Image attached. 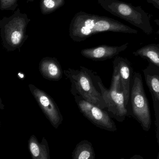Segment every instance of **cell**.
Instances as JSON below:
<instances>
[{
  "mask_svg": "<svg viewBox=\"0 0 159 159\" xmlns=\"http://www.w3.org/2000/svg\"><path fill=\"white\" fill-rule=\"evenodd\" d=\"M136 34L138 31L114 19L80 11L71 21L69 35L73 41L80 42L93 35L105 32Z\"/></svg>",
  "mask_w": 159,
  "mask_h": 159,
  "instance_id": "1",
  "label": "cell"
},
{
  "mask_svg": "<svg viewBox=\"0 0 159 159\" xmlns=\"http://www.w3.org/2000/svg\"><path fill=\"white\" fill-rule=\"evenodd\" d=\"M63 73L70 81V91L73 95H80L101 109H106L98 87V81L101 78L96 73L80 66L77 70L69 68L64 70Z\"/></svg>",
  "mask_w": 159,
  "mask_h": 159,
  "instance_id": "2",
  "label": "cell"
},
{
  "mask_svg": "<svg viewBox=\"0 0 159 159\" xmlns=\"http://www.w3.org/2000/svg\"><path fill=\"white\" fill-rule=\"evenodd\" d=\"M98 2L105 10L137 27L148 35L153 33L149 14L141 6L135 7L119 0H98Z\"/></svg>",
  "mask_w": 159,
  "mask_h": 159,
  "instance_id": "3",
  "label": "cell"
},
{
  "mask_svg": "<svg viewBox=\"0 0 159 159\" xmlns=\"http://www.w3.org/2000/svg\"><path fill=\"white\" fill-rule=\"evenodd\" d=\"M98 85L110 116L118 121H123L129 112L125 105L119 74L117 69L113 67L110 89H107L105 87L101 78L98 81Z\"/></svg>",
  "mask_w": 159,
  "mask_h": 159,
  "instance_id": "4",
  "label": "cell"
},
{
  "mask_svg": "<svg viewBox=\"0 0 159 159\" xmlns=\"http://www.w3.org/2000/svg\"><path fill=\"white\" fill-rule=\"evenodd\" d=\"M30 21L28 15L20 12L18 8L9 17L4 16L0 20V29L3 40L13 47L20 45L28 37L27 26Z\"/></svg>",
  "mask_w": 159,
  "mask_h": 159,
  "instance_id": "5",
  "label": "cell"
},
{
  "mask_svg": "<svg viewBox=\"0 0 159 159\" xmlns=\"http://www.w3.org/2000/svg\"><path fill=\"white\" fill-rule=\"evenodd\" d=\"M130 100L133 116L140 122L144 129H149L151 124L150 107L144 89L142 75L138 72L134 74Z\"/></svg>",
  "mask_w": 159,
  "mask_h": 159,
  "instance_id": "6",
  "label": "cell"
},
{
  "mask_svg": "<svg viewBox=\"0 0 159 159\" xmlns=\"http://www.w3.org/2000/svg\"><path fill=\"white\" fill-rule=\"evenodd\" d=\"M80 111L92 123L101 129L110 131L116 130V124L108 113L85 100L80 95H75Z\"/></svg>",
  "mask_w": 159,
  "mask_h": 159,
  "instance_id": "7",
  "label": "cell"
},
{
  "mask_svg": "<svg viewBox=\"0 0 159 159\" xmlns=\"http://www.w3.org/2000/svg\"><path fill=\"white\" fill-rule=\"evenodd\" d=\"M30 89L40 108L53 127L57 129L62 123L63 116L53 98L43 90L34 85H29Z\"/></svg>",
  "mask_w": 159,
  "mask_h": 159,
  "instance_id": "8",
  "label": "cell"
},
{
  "mask_svg": "<svg viewBox=\"0 0 159 159\" xmlns=\"http://www.w3.org/2000/svg\"><path fill=\"white\" fill-rule=\"evenodd\" d=\"M113 67L118 71L125 98V105L129 111L131 88L134 74L130 62L127 59L116 57L113 61Z\"/></svg>",
  "mask_w": 159,
  "mask_h": 159,
  "instance_id": "9",
  "label": "cell"
},
{
  "mask_svg": "<svg viewBox=\"0 0 159 159\" xmlns=\"http://www.w3.org/2000/svg\"><path fill=\"white\" fill-rule=\"evenodd\" d=\"M129 43L121 46H108L102 45L92 48L82 49L80 54L83 57L93 61H104L116 57L122 51H125Z\"/></svg>",
  "mask_w": 159,
  "mask_h": 159,
  "instance_id": "10",
  "label": "cell"
},
{
  "mask_svg": "<svg viewBox=\"0 0 159 159\" xmlns=\"http://www.w3.org/2000/svg\"><path fill=\"white\" fill-rule=\"evenodd\" d=\"M143 72L152 96L156 119L159 122V69L149 63Z\"/></svg>",
  "mask_w": 159,
  "mask_h": 159,
  "instance_id": "11",
  "label": "cell"
},
{
  "mask_svg": "<svg viewBox=\"0 0 159 159\" xmlns=\"http://www.w3.org/2000/svg\"><path fill=\"white\" fill-rule=\"evenodd\" d=\"M39 71L45 79L51 81H59L62 78L63 71L60 63L55 57H45L39 64Z\"/></svg>",
  "mask_w": 159,
  "mask_h": 159,
  "instance_id": "12",
  "label": "cell"
},
{
  "mask_svg": "<svg viewBox=\"0 0 159 159\" xmlns=\"http://www.w3.org/2000/svg\"><path fill=\"white\" fill-rule=\"evenodd\" d=\"M135 57H141L159 69V44L144 46L133 53Z\"/></svg>",
  "mask_w": 159,
  "mask_h": 159,
  "instance_id": "13",
  "label": "cell"
},
{
  "mask_svg": "<svg viewBox=\"0 0 159 159\" xmlns=\"http://www.w3.org/2000/svg\"><path fill=\"white\" fill-rule=\"evenodd\" d=\"M65 0H41L40 7L43 15H49L63 6Z\"/></svg>",
  "mask_w": 159,
  "mask_h": 159,
  "instance_id": "14",
  "label": "cell"
},
{
  "mask_svg": "<svg viewBox=\"0 0 159 159\" xmlns=\"http://www.w3.org/2000/svg\"><path fill=\"white\" fill-rule=\"evenodd\" d=\"M30 148L34 159H48V153L46 147L38 144L34 140L30 142Z\"/></svg>",
  "mask_w": 159,
  "mask_h": 159,
  "instance_id": "15",
  "label": "cell"
},
{
  "mask_svg": "<svg viewBox=\"0 0 159 159\" xmlns=\"http://www.w3.org/2000/svg\"><path fill=\"white\" fill-rule=\"evenodd\" d=\"M18 0H0V9L2 11H16L18 7Z\"/></svg>",
  "mask_w": 159,
  "mask_h": 159,
  "instance_id": "16",
  "label": "cell"
},
{
  "mask_svg": "<svg viewBox=\"0 0 159 159\" xmlns=\"http://www.w3.org/2000/svg\"><path fill=\"white\" fill-rule=\"evenodd\" d=\"M92 152L89 147H84L77 150L74 159H93Z\"/></svg>",
  "mask_w": 159,
  "mask_h": 159,
  "instance_id": "17",
  "label": "cell"
},
{
  "mask_svg": "<svg viewBox=\"0 0 159 159\" xmlns=\"http://www.w3.org/2000/svg\"><path fill=\"white\" fill-rule=\"evenodd\" d=\"M148 3L152 4L155 8L159 9V0H147Z\"/></svg>",
  "mask_w": 159,
  "mask_h": 159,
  "instance_id": "18",
  "label": "cell"
},
{
  "mask_svg": "<svg viewBox=\"0 0 159 159\" xmlns=\"http://www.w3.org/2000/svg\"><path fill=\"white\" fill-rule=\"evenodd\" d=\"M154 22H155V23H156V24H157V25L158 26L159 28V19H157L154 20ZM156 33L157 34H158L159 35V29L157 31V33Z\"/></svg>",
  "mask_w": 159,
  "mask_h": 159,
  "instance_id": "19",
  "label": "cell"
},
{
  "mask_svg": "<svg viewBox=\"0 0 159 159\" xmlns=\"http://www.w3.org/2000/svg\"><path fill=\"white\" fill-rule=\"evenodd\" d=\"M34 0H26L27 2H33Z\"/></svg>",
  "mask_w": 159,
  "mask_h": 159,
  "instance_id": "20",
  "label": "cell"
}]
</instances>
